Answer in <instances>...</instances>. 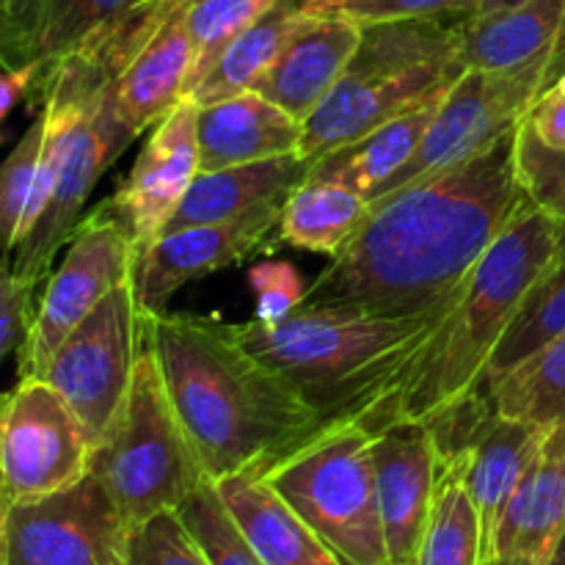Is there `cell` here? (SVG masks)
Wrapping results in <instances>:
<instances>
[{
	"label": "cell",
	"instance_id": "cell-42",
	"mask_svg": "<svg viewBox=\"0 0 565 565\" xmlns=\"http://www.w3.org/2000/svg\"><path fill=\"white\" fill-rule=\"evenodd\" d=\"M298 3H301L303 11H326L334 3H340V0H298Z\"/></svg>",
	"mask_w": 565,
	"mask_h": 565
},
{
	"label": "cell",
	"instance_id": "cell-26",
	"mask_svg": "<svg viewBox=\"0 0 565 565\" xmlns=\"http://www.w3.org/2000/svg\"><path fill=\"white\" fill-rule=\"evenodd\" d=\"M303 17H307V11L301 9L298 0H279L268 14H263L254 25H248L221 53L218 64L188 94V103L202 108V105L218 103V99L235 97V94L257 92L259 81L268 75L274 61L279 58L281 47L296 33Z\"/></svg>",
	"mask_w": 565,
	"mask_h": 565
},
{
	"label": "cell",
	"instance_id": "cell-1",
	"mask_svg": "<svg viewBox=\"0 0 565 565\" xmlns=\"http://www.w3.org/2000/svg\"><path fill=\"white\" fill-rule=\"evenodd\" d=\"M516 130L467 163L373 199L303 307L386 318L450 307L491 243L533 204L516 171Z\"/></svg>",
	"mask_w": 565,
	"mask_h": 565
},
{
	"label": "cell",
	"instance_id": "cell-44",
	"mask_svg": "<svg viewBox=\"0 0 565 565\" xmlns=\"http://www.w3.org/2000/svg\"><path fill=\"white\" fill-rule=\"evenodd\" d=\"M550 565H565V539H563V544H561V546H557L555 557H552V561H550Z\"/></svg>",
	"mask_w": 565,
	"mask_h": 565
},
{
	"label": "cell",
	"instance_id": "cell-27",
	"mask_svg": "<svg viewBox=\"0 0 565 565\" xmlns=\"http://www.w3.org/2000/svg\"><path fill=\"white\" fill-rule=\"evenodd\" d=\"M478 390L489 395L500 417L541 430L565 425V334Z\"/></svg>",
	"mask_w": 565,
	"mask_h": 565
},
{
	"label": "cell",
	"instance_id": "cell-9",
	"mask_svg": "<svg viewBox=\"0 0 565 565\" xmlns=\"http://www.w3.org/2000/svg\"><path fill=\"white\" fill-rule=\"evenodd\" d=\"M132 263L130 235L103 204L83 215L66 243L64 259L47 276L31 329L17 348V375L42 379L61 342L116 285L130 279Z\"/></svg>",
	"mask_w": 565,
	"mask_h": 565
},
{
	"label": "cell",
	"instance_id": "cell-41",
	"mask_svg": "<svg viewBox=\"0 0 565 565\" xmlns=\"http://www.w3.org/2000/svg\"><path fill=\"white\" fill-rule=\"evenodd\" d=\"M524 3V0H483L480 3L478 14H491V11H502V9H513V6Z\"/></svg>",
	"mask_w": 565,
	"mask_h": 565
},
{
	"label": "cell",
	"instance_id": "cell-2",
	"mask_svg": "<svg viewBox=\"0 0 565 565\" xmlns=\"http://www.w3.org/2000/svg\"><path fill=\"white\" fill-rule=\"evenodd\" d=\"M174 412L210 480L265 475L329 428L301 392L218 315H141Z\"/></svg>",
	"mask_w": 565,
	"mask_h": 565
},
{
	"label": "cell",
	"instance_id": "cell-5",
	"mask_svg": "<svg viewBox=\"0 0 565 565\" xmlns=\"http://www.w3.org/2000/svg\"><path fill=\"white\" fill-rule=\"evenodd\" d=\"M463 72L458 20L367 22L340 83L303 121L298 152L312 160L334 152L450 88Z\"/></svg>",
	"mask_w": 565,
	"mask_h": 565
},
{
	"label": "cell",
	"instance_id": "cell-43",
	"mask_svg": "<svg viewBox=\"0 0 565 565\" xmlns=\"http://www.w3.org/2000/svg\"><path fill=\"white\" fill-rule=\"evenodd\" d=\"M557 241H561V259H565V218L557 221Z\"/></svg>",
	"mask_w": 565,
	"mask_h": 565
},
{
	"label": "cell",
	"instance_id": "cell-12",
	"mask_svg": "<svg viewBox=\"0 0 565 565\" xmlns=\"http://www.w3.org/2000/svg\"><path fill=\"white\" fill-rule=\"evenodd\" d=\"M130 527L86 475L58 494L14 502L3 565H127Z\"/></svg>",
	"mask_w": 565,
	"mask_h": 565
},
{
	"label": "cell",
	"instance_id": "cell-4",
	"mask_svg": "<svg viewBox=\"0 0 565 565\" xmlns=\"http://www.w3.org/2000/svg\"><path fill=\"white\" fill-rule=\"evenodd\" d=\"M447 309L386 318L301 307L276 326L237 323V334L285 375L326 423L362 425L397 390Z\"/></svg>",
	"mask_w": 565,
	"mask_h": 565
},
{
	"label": "cell",
	"instance_id": "cell-38",
	"mask_svg": "<svg viewBox=\"0 0 565 565\" xmlns=\"http://www.w3.org/2000/svg\"><path fill=\"white\" fill-rule=\"evenodd\" d=\"M530 130L535 132L544 147L555 149V152H565V94L557 86L546 88L535 105L530 108L527 119Z\"/></svg>",
	"mask_w": 565,
	"mask_h": 565
},
{
	"label": "cell",
	"instance_id": "cell-29",
	"mask_svg": "<svg viewBox=\"0 0 565 565\" xmlns=\"http://www.w3.org/2000/svg\"><path fill=\"white\" fill-rule=\"evenodd\" d=\"M561 334H565V259H561L533 287V292L522 303L513 323L508 326L502 342L497 345L480 384H489V381L500 379L502 373L516 367L522 359H527L530 353H535L539 348H544L546 342H552Z\"/></svg>",
	"mask_w": 565,
	"mask_h": 565
},
{
	"label": "cell",
	"instance_id": "cell-22",
	"mask_svg": "<svg viewBox=\"0 0 565 565\" xmlns=\"http://www.w3.org/2000/svg\"><path fill=\"white\" fill-rule=\"evenodd\" d=\"M215 489L265 565H342L265 475H230Z\"/></svg>",
	"mask_w": 565,
	"mask_h": 565
},
{
	"label": "cell",
	"instance_id": "cell-39",
	"mask_svg": "<svg viewBox=\"0 0 565 565\" xmlns=\"http://www.w3.org/2000/svg\"><path fill=\"white\" fill-rule=\"evenodd\" d=\"M33 81H36V70H0V143L6 141V119L20 99H28Z\"/></svg>",
	"mask_w": 565,
	"mask_h": 565
},
{
	"label": "cell",
	"instance_id": "cell-17",
	"mask_svg": "<svg viewBox=\"0 0 565 565\" xmlns=\"http://www.w3.org/2000/svg\"><path fill=\"white\" fill-rule=\"evenodd\" d=\"M147 0H0V70L42 75L92 47Z\"/></svg>",
	"mask_w": 565,
	"mask_h": 565
},
{
	"label": "cell",
	"instance_id": "cell-40",
	"mask_svg": "<svg viewBox=\"0 0 565 565\" xmlns=\"http://www.w3.org/2000/svg\"><path fill=\"white\" fill-rule=\"evenodd\" d=\"M11 497L9 489L3 483V475H0V565H3V555H6V530H9V513H11Z\"/></svg>",
	"mask_w": 565,
	"mask_h": 565
},
{
	"label": "cell",
	"instance_id": "cell-14",
	"mask_svg": "<svg viewBox=\"0 0 565 565\" xmlns=\"http://www.w3.org/2000/svg\"><path fill=\"white\" fill-rule=\"evenodd\" d=\"M199 174L196 105L182 99L138 152L130 174L103 207L125 226L136 257L166 232Z\"/></svg>",
	"mask_w": 565,
	"mask_h": 565
},
{
	"label": "cell",
	"instance_id": "cell-45",
	"mask_svg": "<svg viewBox=\"0 0 565 565\" xmlns=\"http://www.w3.org/2000/svg\"><path fill=\"white\" fill-rule=\"evenodd\" d=\"M555 86H557V88H561V92L565 94V72H563V75H561V81H557V83H555Z\"/></svg>",
	"mask_w": 565,
	"mask_h": 565
},
{
	"label": "cell",
	"instance_id": "cell-8",
	"mask_svg": "<svg viewBox=\"0 0 565 565\" xmlns=\"http://www.w3.org/2000/svg\"><path fill=\"white\" fill-rule=\"evenodd\" d=\"M561 55L563 50L513 70L463 72L441 99L439 114L414 158L390 182H384L373 199L467 163L516 130L527 119L535 99L546 92Z\"/></svg>",
	"mask_w": 565,
	"mask_h": 565
},
{
	"label": "cell",
	"instance_id": "cell-15",
	"mask_svg": "<svg viewBox=\"0 0 565 565\" xmlns=\"http://www.w3.org/2000/svg\"><path fill=\"white\" fill-rule=\"evenodd\" d=\"M375 489L390 565H419L434 513L439 456L423 423H397L373 434Z\"/></svg>",
	"mask_w": 565,
	"mask_h": 565
},
{
	"label": "cell",
	"instance_id": "cell-18",
	"mask_svg": "<svg viewBox=\"0 0 565 565\" xmlns=\"http://www.w3.org/2000/svg\"><path fill=\"white\" fill-rule=\"evenodd\" d=\"M565 539V425L546 430L541 450L497 524L486 565H550Z\"/></svg>",
	"mask_w": 565,
	"mask_h": 565
},
{
	"label": "cell",
	"instance_id": "cell-6",
	"mask_svg": "<svg viewBox=\"0 0 565 565\" xmlns=\"http://www.w3.org/2000/svg\"><path fill=\"white\" fill-rule=\"evenodd\" d=\"M88 475L108 491L127 527L177 511L210 480L147 345L114 423L94 445Z\"/></svg>",
	"mask_w": 565,
	"mask_h": 565
},
{
	"label": "cell",
	"instance_id": "cell-16",
	"mask_svg": "<svg viewBox=\"0 0 565 565\" xmlns=\"http://www.w3.org/2000/svg\"><path fill=\"white\" fill-rule=\"evenodd\" d=\"M193 66L188 0H154L141 36L114 83V103L132 138L158 125L185 99Z\"/></svg>",
	"mask_w": 565,
	"mask_h": 565
},
{
	"label": "cell",
	"instance_id": "cell-24",
	"mask_svg": "<svg viewBox=\"0 0 565 565\" xmlns=\"http://www.w3.org/2000/svg\"><path fill=\"white\" fill-rule=\"evenodd\" d=\"M447 92L450 88L412 105L403 114L392 116L390 121L370 130L367 136L356 138V141L345 143L334 152L320 154L312 163L309 177L345 182V185L356 188L359 193L373 199L381 191V185L390 182L414 158L423 138L428 136Z\"/></svg>",
	"mask_w": 565,
	"mask_h": 565
},
{
	"label": "cell",
	"instance_id": "cell-32",
	"mask_svg": "<svg viewBox=\"0 0 565 565\" xmlns=\"http://www.w3.org/2000/svg\"><path fill=\"white\" fill-rule=\"evenodd\" d=\"M177 513H180V519L185 522V527L191 530L196 544L202 546L210 565H265L263 557H259L257 552H254V546L248 544L243 530L237 527L232 513L226 511L224 500H221L213 480L199 486V489L177 508Z\"/></svg>",
	"mask_w": 565,
	"mask_h": 565
},
{
	"label": "cell",
	"instance_id": "cell-36",
	"mask_svg": "<svg viewBox=\"0 0 565 565\" xmlns=\"http://www.w3.org/2000/svg\"><path fill=\"white\" fill-rule=\"evenodd\" d=\"M483 0H340L331 9L334 14L351 17L359 25L392 20H467L480 11ZM320 14V11H315Z\"/></svg>",
	"mask_w": 565,
	"mask_h": 565
},
{
	"label": "cell",
	"instance_id": "cell-10",
	"mask_svg": "<svg viewBox=\"0 0 565 565\" xmlns=\"http://www.w3.org/2000/svg\"><path fill=\"white\" fill-rule=\"evenodd\" d=\"M94 445L81 417L44 379H20L0 395V475L11 502L81 483Z\"/></svg>",
	"mask_w": 565,
	"mask_h": 565
},
{
	"label": "cell",
	"instance_id": "cell-25",
	"mask_svg": "<svg viewBox=\"0 0 565 565\" xmlns=\"http://www.w3.org/2000/svg\"><path fill=\"white\" fill-rule=\"evenodd\" d=\"M370 215V199L356 188L307 177L281 210L279 243L334 259Z\"/></svg>",
	"mask_w": 565,
	"mask_h": 565
},
{
	"label": "cell",
	"instance_id": "cell-34",
	"mask_svg": "<svg viewBox=\"0 0 565 565\" xmlns=\"http://www.w3.org/2000/svg\"><path fill=\"white\" fill-rule=\"evenodd\" d=\"M516 171L530 202L557 221L565 218V152L544 147L527 121L516 130Z\"/></svg>",
	"mask_w": 565,
	"mask_h": 565
},
{
	"label": "cell",
	"instance_id": "cell-37",
	"mask_svg": "<svg viewBox=\"0 0 565 565\" xmlns=\"http://www.w3.org/2000/svg\"><path fill=\"white\" fill-rule=\"evenodd\" d=\"M36 287L11 270L9 259H0V362L22 345L36 312Z\"/></svg>",
	"mask_w": 565,
	"mask_h": 565
},
{
	"label": "cell",
	"instance_id": "cell-19",
	"mask_svg": "<svg viewBox=\"0 0 565 565\" xmlns=\"http://www.w3.org/2000/svg\"><path fill=\"white\" fill-rule=\"evenodd\" d=\"M362 42V25L334 11H307L257 92L298 121H307L340 83Z\"/></svg>",
	"mask_w": 565,
	"mask_h": 565
},
{
	"label": "cell",
	"instance_id": "cell-13",
	"mask_svg": "<svg viewBox=\"0 0 565 565\" xmlns=\"http://www.w3.org/2000/svg\"><path fill=\"white\" fill-rule=\"evenodd\" d=\"M281 210L285 202H276L243 218L185 226L160 235L132 263L130 281L138 312H169V301L185 285L215 270L243 265L254 254H265L279 246Z\"/></svg>",
	"mask_w": 565,
	"mask_h": 565
},
{
	"label": "cell",
	"instance_id": "cell-23",
	"mask_svg": "<svg viewBox=\"0 0 565 565\" xmlns=\"http://www.w3.org/2000/svg\"><path fill=\"white\" fill-rule=\"evenodd\" d=\"M463 70H513L565 50V0H524L513 9L458 20Z\"/></svg>",
	"mask_w": 565,
	"mask_h": 565
},
{
	"label": "cell",
	"instance_id": "cell-11",
	"mask_svg": "<svg viewBox=\"0 0 565 565\" xmlns=\"http://www.w3.org/2000/svg\"><path fill=\"white\" fill-rule=\"evenodd\" d=\"M141 348V312L127 279L88 312L50 359L42 379L70 403L94 441L114 423Z\"/></svg>",
	"mask_w": 565,
	"mask_h": 565
},
{
	"label": "cell",
	"instance_id": "cell-21",
	"mask_svg": "<svg viewBox=\"0 0 565 565\" xmlns=\"http://www.w3.org/2000/svg\"><path fill=\"white\" fill-rule=\"evenodd\" d=\"M312 163L315 160L307 154L290 152L279 158L230 166V169L199 171L166 232L235 221L268 204L287 202L290 193L309 177Z\"/></svg>",
	"mask_w": 565,
	"mask_h": 565
},
{
	"label": "cell",
	"instance_id": "cell-30",
	"mask_svg": "<svg viewBox=\"0 0 565 565\" xmlns=\"http://www.w3.org/2000/svg\"><path fill=\"white\" fill-rule=\"evenodd\" d=\"M279 0H188V31L193 39V66L188 77L185 97L218 64L221 53L246 31L248 25L268 14Z\"/></svg>",
	"mask_w": 565,
	"mask_h": 565
},
{
	"label": "cell",
	"instance_id": "cell-7",
	"mask_svg": "<svg viewBox=\"0 0 565 565\" xmlns=\"http://www.w3.org/2000/svg\"><path fill=\"white\" fill-rule=\"evenodd\" d=\"M265 480L342 565H390L367 428L359 423L329 425L268 469Z\"/></svg>",
	"mask_w": 565,
	"mask_h": 565
},
{
	"label": "cell",
	"instance_id": "cell-20",
	"mask_svg": "<svg viewBox=\"0 0 565 565\" xmlns=\"http://www.w3.org/2000/svg\"><path fill=\"white\" fill-rule=\"evenodd\" d=\"M303 121L259 92L196 108L199 171H218L301 149Z\"/></svg>",
	"mask_w": 565,
	"mask_h": 565
},
{
	"label": "cell",
	"instance_id": "cell-31",
	"mask_svg": "<svg viewBox=\"0 0 565 565\" xmlns=\"http://www.w3.org/2000/svg\"><path fill=\"white\" fill-rule=\"evenodd\" d=\"M44 119L36 114L9 158L0 163V254L11 259L28 232L33 191H36L39 158H42Z\"/></svg>",
	"mask_w": 565,
	"mask_h": 565
},
{
	"label": "cell",
	"instance_id": "cell-35",
	"mask_svg": "<svg viewBox=\"0 0 565 565\" xmlns=\"http://www.w3.org/2000/svg\"><path fill=\"white\" fill-rule=\"evenodd\" d=\"M248 287L254 292V320L276 326L303 307L307 285L301 274L285 259H263L248 270Z\"/></svg>",
	"mask_w": 565,
	"mask_h": 565
},
{
	"label": "cell",
	"instance_id": "cell-33",
	"mask_svg": "<svg viewBox=\"0 0 565 565\" xmlns=\"http://www.w3.org/2000/svg\"><path fill=\"white\" fill-rule=\"evenodd\" d=\"M127 565H210L177 511L154 513L130 527Z\"/></svg>",
	"mask_w": 565,
	"mask_h": 565
},
{
	"label": "cell",
	"instance_id": "cell-28",
	"mask_svg": "<svg viewBox=\"0 0 565 565\" xmlns=\"http://www.w3.org/2000/svg\"><path fill=\"white\" fill-rule=\"evenodd\" d=\"M419 565H483L478 513L458 469L445 461H439L434 513Z\"/></svg>",
	"mask_w": 565,
	"mask_h": 565
},
{
	"label": "cell",
	"instance_id": "cell-3",
	"mask_svg": "<svg viewBox=\"0 0 565 565\" xmlns=\"http://www.w3.org/2000/svg\"><path fill=\"white\" fill-rule=\"evenodd\" d=\"M557 263V218L539 204H527L480 257L397 390L362 428L379 434L397 423L425 425L472 395L508 326Z\"/></svg>",
	"mask_w": 565,
	"mask_h": 565
}]
</instances>
